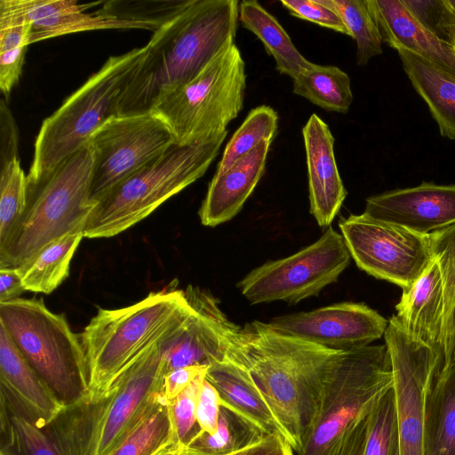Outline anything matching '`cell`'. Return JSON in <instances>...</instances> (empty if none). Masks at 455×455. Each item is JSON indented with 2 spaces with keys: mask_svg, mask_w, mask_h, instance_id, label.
<instances>
[{
  "mask_svg": "<svg viewBox=\"0 0 455 455\" xmlns=\"http://www.w3.org/2000/svg\"><path fill=\"white\" fill-rule=\"evenodd\" d=\"M453 45L455 46V41H454V44H453Z\"/></svg>",
  "mask_w": 455,
  "mask_h": 455,
  "instance_id": "cell-52",
  "label": "cell"
},
{
  "mask_svg": "<svg viewBox=\"0 0 455 455\" xmlns=\"http://www.w3.org/2000/svg\"><path fill=\"white\" fill-rule=\"evenodd\" d=\"M292 80L295 94L325 110L346 114L353 102L350 77L336 66L313 63Z\"/></svg>",
  "mask_w": 455,
  "mask_h": 455,
  "instance_id": "cell-30",
  "label": "cell"
},
{
  "mask_svg": "<svg viewBox=\"0 0 455 455\" xmlns=\"http://www.w3.org/2000/svg\"><path fill=\"white\" fill-rule=\"evenodd\" d=\"M382 43L414 52L455 76V46L421 27L401 0H367Z\"/></svg>",
  "mask_w": 455,
  "mask_h": 455,
  "instance_id": "cell-22",
  "label": "cell"
},
{
  "mask_svg": "<svg viewBox=\"0 0 455 455\" xmlns=\"http://www.w3.org/2000/svg\"><path fill=\"white\" fill-rule=\"evenodd\" d=\"M0 164L18 156V129L6 101L0 104Z\"/></svg>",
  "mask_w": 455,
  "mask_h": 455,
  "instance_id": "cell-45",
  "label": "cell"
},
{
  "mask_svg": "<svg viewBox=\"0 0 455 455\" xmlns=\"http://www.w3.org/2000/svg\"><path fill=\"white\" fill-rule=\"evenodd\" d=\"M393 371L400 455H425V402L442 358L406 333L394 315L384 333Z\"/></svg>",
  "mask_w": 455,
  "mask_h": 455,
  "instance_id": "cell-14",
  "label": "cell"
},
{
  "mask_svg": "<svg viewBox=\"0 0 455 455\" xmlns=\"http://www.w3.org/2000/svg\"><path fill=\"white\" fill-rule=\"evenodd\" d=\"M84 232L65 235L40 250L17 268L26 291L50 294L69 275L72 258Z\"/></svg>",
  "mask_w": 455,
  "mask_h": 455,
  "instance_id": "cell-28",
  "label": "cell"
},
{
  "mask_svg": "<svg viewBox=\"0 0 455 455\" xmlns=\"http://www.w3.org/2000/svg\"><path fill=\"white\" fill-rule=\"evenodd\" d=\"M366 216L429 235L455 223V184L423 181L418 186L396 188L366 199Z\"/></svg>",
  "mask_w": 455,
  "mask_h": 455,
  "instance_id": "cell-17",
  "label": "cell"
},
{
  "mask_svg": "<svg viewBox=\"0 0 455 455\" xmlns=\"http://www.w3.org/2000/svg\"><path fill=\"white\" fill-rule=\"evenodd\" d=\"M425 455H455V364L435 373L426 395Z\"/></svg>",
  "mask_w": 455,
  "mask_h": 455,
  "instance_id": "cell-26",
  "label": "cell"
},
{
  "mask_svg": "<svg viewBox=\"0 0 455 455\" xmlns=\"http://www.w3.org/2000/svg\"><path fill=\"white\" fill-rule=\"evenodd\" d=\"M443 288V365L455 364V223L428 235ZM442 368V369H443Z\"/></svg>",
  "mask_w": 455,
  "mask_h": 455,
  "instance_id": "cell-31",
  "label": "cell"
},
{
  "mask_svg": "<svg viewBox=\"0 0 455 455\" xmlns=\"http://www.w3.org/2000/svg\"><path fill=\"white\" fill-rule=\"evenodd\" d=\"M272 140H265L224 172H216L198 215L206 227L233 219L252 194L265 172Z\"/></svg>",
  "mask_w": 455,
  "mask_h": 455,
  "instance_id": "cell-20",
  "label": "cell"
},
{
  "mask_svg": "<svg viewBox=\"0 0 455 455\" xmlns=\"http://www.w3.org/2000/svg\"><path fill=\"white\" fill-rule=\"evenodd\" d=\"M165 338L142 351L101 393L65 405L44 428L60 455H110L124 441L162 393Z\"/></svg>",
  "mask_w": 455,
  "mask_h": 455,
  "instance_id": "cell-3",
  "label": "cell"
},
{
  "mask_svg": "<svg viewBox=\"0 0 455 455\" xmlns=\"http://www.w3.org/2000/svg\"><path fill=\"white\" fill-rule=\"evenodd\" d=\"M356 44V64L365 66L382 53V40L367 0H328Z\"/></svg>",
  "mask_w": 455,
  "mask_h": 455,
  "instance_id": "cell-33",
  "label": "cell"
},
{
  "mask_svg": "<svg viewBox=\"0 0 455 455\" xmlns=\"http://www.w3.org/2000/svg\"><path fill=\"white\" fill-rule=\"evenodd\" d=\"M178 441L171 403L162 395L124 441L110 455H154Z\"/></svg>",
  "mask_w": 455,
  "mask_h": 455,
  "instance_id": "cell-32",
  "label": "cell"
},
{
  "mask_svg": "<svg viewBox=\"0 0 455 455\" xmlns=\"http://www.w3.org/2000/svg\"><path fill=\"white\" fill-rule=\"evenodd\" d=\"M308 177L310 212L321 228L330 227L347 196L327 124L312 114L302 128Z\"/></svg>",
  "mask_w": 455,
  "mask_h": 455,
  "instance_id": "cell-19",
  "label": "cell"
},
{
  "mask_svg": "<svg viewBox=\"0 0 455 455\" xmlns=\"http://www.w3.org/2000/svg\"><path fill=\"white\" fill-rule=\"evenodd\" d=\"M145 47L110 56L103 66L73 92L42 124L34 145L28 185L45 180L64 160L89 142L119 104Z\"/></svg>",
  "mask_w": 455,
  "mask_h": 455,
  "instance_id": "cell-8",
  "label": "cell"
},
{
  "mask_svg": "<svg viewBox=\"0 0 455 455\" xmlns=\"http://www.w3.org/2000/svg\"><path fill=\"white\" fill-rule=\"evenodd\" d=\"M274 331L334 351L371 345L384 336L388 321L363 303L342 302L272 318Z\"/></svg>",
  "mask_w": 455,
  "mask_h": 455,
  "instance_id": "cell-15",
  "label": "cell"
},
{
  "mask_svg": "<svg viewBox=\"0 0 455 455\" xmlns=\"http://www.w3.org/2000/svg\"><path fill=\"white\" fill-rule=\"evenodd\" d=\"M17 8L31 25L30 44L68 34L110 28H139L132 22L106 14L100 10L87 12L100 3L76 1L14 0Z\"/></svg>",
  "mask_w": 455,
  "mask_h": 455,
  "instance_id": "cell-24",
  "label": "cell"
},
{
  "mask_svg": "<svg viewBox=\"0 0 455 455\" xmlns=\"http://www.w3.org/2000/svg\"><path fill=\"white\" fill-rule=\"evenodd\" d=\"M224 455H295L291 445L281 435H261L245 446Z\"/></svg>",
  "mask_w": 455,
  "mask_h": 455,
  "instance_id": "cell-44",
  "label": "cell"
},
{
  "mask_svg": "<svg viewBox=\"0 0 455 455\" xmlns=\"http://www.w3.org/2000/svg\"><path fill=\"white\" fill-rule=\"evenodd\" d=\"M393 386L386 345L339 351L329 365L313 421L295 455H332Z\"/></svg>",
  "mask_w": 455,
  "mask_h": 455,
  "instance_id": "cell-5",
  "label": "cell"
},
{
  "mask_svg": "<svg viewBox=\"0 0 455 455\" xmlns=\"http://www.w3.org/2000/svg\"><path fill=\"white\" fill-rule=\"evenodd\" d=\"M414 20L443 42L455 41V12L448 0H401Z\"/></svg>",
  "mask_w": 455,
  "mask_h": 455,
  "instance_id": "cell-40",
  "label": "cell"
},
{
  "mask_svg": "<svg viewBox=\"0 0 455 455\" xmlns=\"http://www.w3.org/2000/svg\"><path fill=\"white\" fill-rule=\"evenodd\" d=\"M362 455H400L394 388L380 398L368 417Z\"/></svg>",
  "mask_w": 455,
  "mask_h": 455,
  "instance_id": "cell-36",
  "label": "cell"
},
{
  "mask_svg": "<svg viewBox=\"0 0 455 455\" xmlns=\"http://www.w3.org/2000/svg\"><path fill=\"white\" fill-rule=\"evenodd\" d=\"M0 396L8 408L44 428L65 407L0 323Z\"/></svg>",
  "mask_w": 455,
  "mask_h": 455,
  "instance_id": "cell-18",
  "label": "cell"
},
{
  "mask_svg": "<svg viewBox=\"0 0 455 455\" xmlns=\"http://www.w3.org/2000/svg\"><path fill=\"white\" fill-rule=\"evenodd\" d=\"M367 420L368 418L359 424L332 455H362L366 438Z\"/></svg>",
  "mask_w": 455,
  "mask_h": 455,
  "instance_id": "cell-48",
  "label": "cell"
},
{
  "mask_svg": "<svg viewBox=\"0 0 455 455\" xmlns=\"http://www.w3.org/2000/svg\"><path fill=\"white\" fill-rule=\"evenodd\" d=\"M206 371L198 375L172 402L171 408L179 442L187 443L199 430L196 428V406L202 383Z\"/></svg>",
  "mask_w": 455,
  "mask_h": 455,
  "instance_id": "cell-41",
  "label": "cell"
},
{
  "mask_svg": "<svg viewBox=\"0 0 455 455\" xmlns=\"http://www.w3.org/2000/svg\"><path fill=\"white\" fill-rule=\"evenodd\" d=\"M448 2L455 12V0H448Z\"/></svg>",
  "mask_w": 455,
  "mask_h": 455,
  "instance_id": "cell-51",
  "label": "cell"
},
{
  "mask_svg": "<svg viewBox=\"0 0 455 455\" xmlns=\"http://www.w3.org/2000/svg\"><path fill=\"white\" fill-rule=\"evenodd\" d=\"M184 291L193 312L163 341L165 374L181 367L211 366L223 361L230 334L238 327L228 319L207 290L188 285Z\"/></svg>",
  "mask_w": 455,
  "mask_h": 455,
  "instance_id": "cell-16",
  "label": "cell"
},
{
  "mask_svg": "<svg viewBox=\"0 0 455 455\" xmlns=\"http://www.w3.org/2000/svg\"><path fill=\"white\" fill-rule=\"evenodd\" d=\"M351 258L377 279L409 289L432 259L428 235L351 214L339 223Z\"/></svg>",
  "mask_w": 455,
  "mask_h": 455,
  "instance_id": "cell-13",
  "label": "cell"
},
{
  "mask_svg": "<svg viewBox=\"0 0 455 455\" xmlns=\"http://www.w3.org/2000/svg\"><path fill=\"white\" fill-rule=\"evenodd\" d=\"M350 259L342 235L330 226L315 243L250 271L237 288L252 305L277 300L297 304L337 282Z\"/></svg>",
  "mask_w": 455,
  "mask_h": 455,
  "instance_id": "cell-11",
  "label": "cell"
},
{
  "mask_svg": "<svg viewBox=\"0 0 455 455\" xmlns=\"http://www.w3.org/2000/svg\"><path fill=\"white\" fill-rule=\"evenodd\" d=\"M0 323L29 363L65 405L88 392V370L81 333L64 314L43 299L18 298L0 303Z\"/></svg>",
  "mask_w": 455,
  "mask_h": 455,
  "instance_id": "cell-9",
  "label": "cell"
},
{
  "mask_svg": "<svg viewBox=\"0 0 455 455\" xmlns=\"http://www.w3.org/2000/svg\"><path fill=\"white\" fill-rule=\"evenodd\" d=\"M277 123V113L271 107L251 109L227 144L216 172H224L263 140H272Z\"/></svg>",
  "mask_w": 455,
  "mask_h": 455,
  "instance_id": "cell-34",
  "label": "cell"
},
{
  "mask_svg": "<svg viewBox=\"0 0 455 455\" xmlns=\"http://www.w3.org/2000/svg\"><path fill=\"white\" fill-rule=\"evenodd\" d=\"M227 134L228 130L198 143L174 144L162 156L116 185L95 203L84 237L115 236L146 219L206 172Z\"/></svg>",
  "mask_w": 455,
  "mask_h": 455,
  "instance_id": "cell-7",
  "label": "cell"
},
{
  "mask_svg": "<svg viewBox=\"0 0 455 455\" xmlns=\"http://www.w3.org/2000/svg\"><path fill=\"white\" fill-rule=\"evenodd\" d=\"M191 0L178 1H110L100 9L102 12L136 24L139 28L155 32L174 17Z\"/></svg>",
  "mask_w": 455,
  "mask_h": 455,
  "instance_id": "cell-39",
  "label": "cell"
},
{
  "mask_svg": "<svg viewBox=\"0 0 455 455\" xmlns=\"http://www.w3.org/2000/svg\"><path fill=\"white\" fill-rule=\"evenodd\" d=\"M220 408V394L205 378L201 386L196 406V423L200 431L208 434L216 431Z\"/></svg>",
  "mask_w": 455,
  "mask_h": 455,
  "instance_id": "cell-43",
  "label": "cell"
},
{
  "mask_svg": "<svg viewBox=\"0 0 455 455\" xmlns=\"http://www.w3.org/2000/svg\"><path fill=\"white\" fill-rule=\"evenodd\" d=\"M28 180L19 157L0 164V245L25 211Z\"/></svg>",
  "mask_w": 455,
  "mask_h": 455,
  "instance_id": "cell-35",
  "label": "cell"
},
{
  "mask_svg": "<svg viewBox=\"0 0 455 455\" xmlns=\"http://www.w3.org/2000/svg\"><path fill=\"white\" fill-rule=\"evenodd\" d=\"M245 89V63L234 44L191 81L162 95L150 112L166 124L175 144L191 145L227 131L243 108Z\"/></svg>",
  "mask_w": 455,
  "mask_h": 455,
  "instance_id": "cell-10",
  "label": "cell"
},
{
  "mask_svg": "<svg viewBox=\"0 0 455 455\" xmlns=\"http://www.w3.org/2000/svg\"><path fill=\"white\" fill-rule=\"evenodd\" d=\"M339 351L281 335L253 321L230 335L225 359L247 371L295 454L313 421L329 365Z\"/></svg>",
  "mask_w": 455,
  "mask_h": 455,
  "instance_id": "cell-1",
  "label": "cell"
},
{
  "mask_svg": "<svg viewBox=\"0 0 455 455\" xmlns=\"http://www.w3.org/2000/svg\"><path fill=\"white\" fill-rule=\"evenodd\" d=\"M208 367L191 365L169 371L163 379L161 390L163 396L168 402H172L198 375L206 371Z\"/></svg>",
  "mask_w": 455,
  "mask_h": 455,
  "instance_id": "cell-46",
  "label": "cell"
},
{
  "mask_svg": "<svg viewBox=\"0 0 455 455\" xmlns=\"http://www.w3.org/2000/svg\"><path fill=\"white\" fill-rule=\"evenodd\" d=\"M396 51L404 73L427 104L440 135L455 140V76L414 52Z\"/></svg>",
  "mask_w": 455,
  "mask_h": 455,
  "instance_id": "cell-25",
  "label": "cell"
},
{
  "mask_svg": "<svg viewBox=\"0 0 455 455\" xmlns=\"http://www.w3.org/2000/svg\"><path fill=\"white\" fill-rule=\"evenodd\" d=\"M280 3L292 16L350 36L341 17L328 0H281Z\"/></svg>",
  "mask_w": 455,
  "mask_h": 455,
  "instance_id": "cell-42",
  "label": "cell"
},
{
  "mask_svg": "<svg viewBox=\"0 0 455 455\" xmlns=\"http://www.w3.org/2000/svg\"><path fill=\"white\" fill-rule=\"evenodd\" d=\"M24 291L17 268L0 267V303L20 298Z\"/></svg>",
  "mask_w": 455,
  "mask_h": 455,
  "instance_id": "cell-47",
  "label": "cell"
},
{
  "mask_svg": "<svg viewBox=\"0 0 455 455\" xmlns=\"http://www.w3.org/2000/svg\"><path fill=\"white\" fill-rule=\"evenodd\" d=\"M92 167L88 142L45 180L28 185L25 211L0 245V267L18 268L52 241L84 231L95 205L91 198Z\"/></svg>",
  "mask_w": 455,
  "mask_h": 455,
  "instance_id": "cell-6",
  "label": "cell"
},
{
  "mask_svg": "<svg viewBox=\"0 0 455 455\" xmlns=\"http://www.w3.org/2000/svg\"><path fill=\"white\" fill-rule=\"evenodd\" d=\"M6 407L8 420L1 424V434L4 439L2 448L8 450L12 455H60L43 428L10 410L7 405Z\"/></svg>",
  "mask_w": 455,
  "mask_h": 455,
  "instance_id": "cell-38",
  "label": "cell"
},
{
  "mask_svg": "<svg viewBox=\"0 0 455 455\" xmlns=\"http://www.w3.org/2000/svg\"><path fill=\"white\" fill-rule=\"evenodd\" d=\"M193 312L184 290L150 292L116 309L99 308L81 333L87 370V395L105 390L135 357L168 336Z\"/></svg>",
  "mask_w": 455,
  "mask_h": 455,
  "instance_id": "cell-4",
  "label": "cell"
},
{
  "mask_svg": "<svg viewBox=\"0 0 455 455\" xmlns=\"http://www.w3.org/2000/svg\"><path fill=\"white\" fill-rule=\"evenodd\" d=\"M239 20L262 42L266 51L274 58L279 73L294 79L312 66L313 62L298 51L276 18L259 2L243 0L239 3Z\"/></svg>",
  "mask_w": 455,
  "mask_h": 455,
  "instance_id": "cell-27",
  "label": "cell"
},
{
  "mask_svg": "<svg viewBox=\"0 0 455 455\" xmlns=\"http://www.w3.org/2000/svg\"><path fill=\"white\" fill-rule=\"evenodd\" d=\"M154 455H210L178 441L172 442Z\"/></svg>",
  "mask_w": 455,
  "mask_h": 455,
  "instance_id": "cell-49",
  "label": "cell"
},
{
  "mask_svg": "<svg viewBox=\"0 0 455 455\" xmlns=\"http://www.w3.org/2000/svg\"><path fill=\"white\" fill-rule=\"evenodd\" d=\"M31 25L14 0L0 1V89L8 98L18 84L28 46Z\"/></svg>",
  "mask_w": 455,
  "mask_h": 455,
  "instance_id": "cell-29",
  "label": "cell"
},
{
  "mask_svg": "<svg viewBox=\"0 0 455 455\" xmlns=\"http://www.w3.org/2000/svg\"><path fill=\"white\" fill-rule=\"evenodd\" d=\"M240 419L228 409L221 407L217 429L213 434L196 431L187 444L210 455H224L233 452L257 437Z\"/></svg>",
  "mask_w": 455,
  "mask_h": 455,
  "instance_id": "cell-37",
  "label": "cell"
},
{
  "mask_svg": "<svg viewBox=\"0 0 455 455\" xmlns=\"http://www.w3.org/2000/svg\"><path fill=\"white\" fill-rule=\"evenodd\" d=\"M0 455H12L8 450L2 448Z\"/></svg>",
  "mask_w": 455,
  "mask_h": 455,
  "instance_id": "cell-50",
  "label": "cell"
},
{
  "mask_svg": "<svg viewBox=\"0 0 455 455\" xmlns=\"http://www.w3.org/2000/svg\"><path fill=\"white\" fill-rule=\"evenodd\" d=\"M205 378L218 390L221 407L230 411L255 434L278 435L290 443L283 427L245 370L224 359L209 366Z\"/></svg>",
  "mask_w": 455,
  "mask_h": 455,
  "instance_id": "cell-23",
  "label": "cell"
},
{
  "mask_svg": "<svg viewBox=\"0 0 455 455\" xmlns=\"http://www.w3.org/2000/svg\"><path fill=\"white\" fill-rule=\"evenodd\" d=\"M394 315L401 328L430 347L443 365V288L438 263L432 257L417 281L403 290Z\"/></svg>",
  "mask_w": 455,
  "mask_h": 455,
  "instance_id": "cell-21",
  "label": "cell"
},
{
  "mask_svg": "<svg viewBox=\"0 0 455 455\" xmlns=\"http://www.w3.org/2000/svg\"><path fill=\"white\" fill-rule=\"evenodd\" d=\"M89 143L93 154L91 198L95 204L116 185L162 156L175 140L166 124L149 111L111 117Z\"/></svg>",
  "mask_w": 455,
  "mask_h": 455,
  "instance_id": "cell-12",
  "label": "cell"
},
{
  "mask_svg": "<svg viewBox=\"0 0 455 455\" xmlns=\"http://www.w3.org/2000/svg\"><path fill=\"white\" fill-rule=\"evenodd\" d=\"M236 0H191L158 28L144 45L119 104V115L149 112L167 92L195 78L235 44Z\"/></svg>",
  "mask_w": 455,
  "mask_h": 455,
  "instance_id": "cell-2",
  "label": "cell"
}]
</instances>
